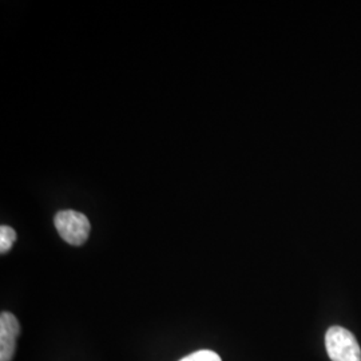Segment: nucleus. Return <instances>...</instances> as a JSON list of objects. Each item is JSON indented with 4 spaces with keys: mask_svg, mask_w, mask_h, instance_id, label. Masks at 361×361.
I'll return each instance as SVG.
<instances>
[{
    "mask_svg": "<svg viewBox=\"0 0 361 361\" xmlns=\"http://www.w3.org/2000/svg\"><path fill=\"white\" fill-rule=\"evenodd\" d=\"M325 347L332 361H361L356 337L343 326H332L325 335Z\"/></svg>",
    "mask_w": 361,
    "mask_h": 361,
    "instance_id": "obj_1",
    "label": "nucleus"
},
{
    "mask_svg": "<svg viewBox=\"0 0 361 361\" xmlns=\"http://www.w3.org/2000/svg\"><path fill=\"white\" fill-rule=\"evenodd\" d=\"M55 228L61 237L70 245H83L90 234L91 226L89 219L75 210L58 212L55 219Z\"/></svg>",
    "mask_w": 361,
    "mask_h": 361,
    "instance_id": "obj_2",
    "label": "nucleus"
},
{
    "mask_svg": "<svg viewBox=\"0 0 361 361\" xmlns=\"http://www.w3.org/2000/svg\"><path fill=\"white\" fill-rule=\"evenodd\" d=\"M20 325L13 313L3 312L0 316V361L13 360L16 349V338Z\"/></svg>",
    "mask_w": 361,
    "mask_h": 361,
    "instance_id": "obj_3",
    "label": "nucleus"
},
{
    "mask_svg": "<svg viewBox=\"0 0 361 361\" xmlns=\"http://www.w3.org/2000/svg\"><path fill=\"white\" fill-rule=\"evenodd\" d=\"M15 241H16V232L13 228L3 225L0 228V253L1 255L7 253L13 247Z\"/></svg>",
    "mask_w": 361,
    "mask_h": 361,
    "instance_id": "obj_4",
    "label": "nucleus"
},
{
    "mask_svg": "<svg viewBox=\"0 0 361 361\" xmlns=\"http://www.w3.org/2000/svg\"><path fill=\"white\" fill-rule=\"evenodd\" d=\"M180 361H222L219 355L213 350H209V349H202V350H198V352H194L192 355L183 357Z\"/></svg>",
    "mask_w": 361,
    "mask_h": 361,
    "instance_id": "obj_5",
    "label": "nucleus"
}]
</instances>
